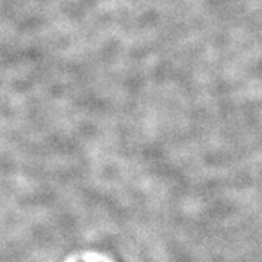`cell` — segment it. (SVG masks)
Wrapping results in <instances>:
<instances>
[]
</instances>
